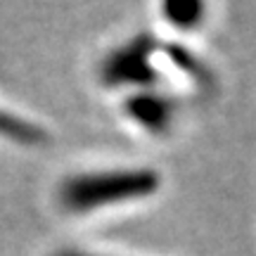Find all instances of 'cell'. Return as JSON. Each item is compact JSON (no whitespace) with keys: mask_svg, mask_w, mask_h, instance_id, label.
Wrapping results in <instances>:
<instances>
[{"mask_svg":"<svg viewBox=\"0 0 256 256\" xmlns=\"http://www.w3.org/2000/svg\"><path fill=\"white\" fill-rule=\"evenodd\" d=\"M57 256H92V254H83V252H62Z\"/></svg>","mask_w":256,"mask_h":256,"instance_id":"obj_7","label":"cell"},{"mask_svg":"<svg viewBox=\"0 0 256 256\" xmlns=\"http://www.w3.org/2000/svg\"><path fill=\"white\" fill-rule=\"evenodd\" d=\"M159 176L152 168H126V171H102L81 174L64 180L60 188V202L74 214L95 211L107 204L142 200L154 194Z\"/></svg>","mask_w":256,"mask_h":256,"instance_id":"obj_1","label":"cell"},{"mask_svg":"<svg viewBox=\"0 0 256 256\" xmlns=\"http://www.w3.org/2000/svg\"><path fill=\"white\" fill-rule=\"evenodd\" d=\"M168 57H171V60H174V62L178 64L180 69H183V72L190 74L192 78H197V81H200V78H204V76H206L204 66H202V64L197 62V60H194V57H192L190 52L185 50V48L168 46Z\"/></svg>","mask_w":256,"mask_h":256,"instance_id":"obj_6","label":"cell"},{"mask_svg":"<svg viewBox=\"0 0 256 256\" xmlns=\"http://www.w3.org/2000/svg\"><path fill=\"white\" fill-rule=\"evenodd\" d=\"M0 136L10 138L14 142H24V145H36L46 140V130L36 124L26 119H19L12 112L0 110Z\"/></svg>","mask_w":256,"mask_h":256,"instance_id":"obj_4","label":"cell"},{"mask_svg":"<svg viewBox=\"0 0 256 256\" xmlns=\"http://www.w3.org/2000/svg\"><path fill=\"white\" fill-rule=\"evenodd\" d=\"M156 43L152 36H136L130 43L116 48L104 57L100 66V78L104 86H152L156 83V69L152 64V52Z\"/></svg>","mask_w":256,"mask_h":256,"instance_id":"obj_2","label":"cell"},{"mask_svg":"<svg viewBox=\"0 0 256 256\" xmlns=\"http://www.w3.org/2000/svg\"><path fill=\"white\" fill-rule=\"evenodd\" d=\"M124 107H126V114L136 124H140L147 130H154V133L166 130L176 114L174 100L154 90H142L130 95Z\"/></svg>","mask_w":256,"mask_h":256,"instance_id":"obj_3","label":"cell"},{"mask_svg":"<svg viewBox=\"0 0 256 256\" xmlns=\"http://www.w3.org/2000/svg\"><path fill=\"white\" fill-rule=\"evenodd\" d=\"M166 19L180 28H190L204 14V5L202 2H192V0H180V2H166L164 5Z\"/></svg>","mask_w":256,"mask_h":256,"instance_id":"obj_5","label":"cell"}]
</instances>
